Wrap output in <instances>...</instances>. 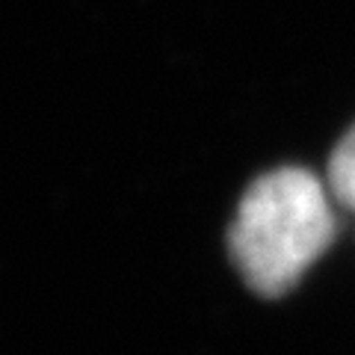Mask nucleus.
<instances>
[{"mask_svg": "<svg viewBox=\"0 0 355 355\" xmlns=\"http://www.w3.org/2000/svg\"><path fill=\"white\" fill-rule=\"evenodd\" d=\"M335 214L308 169L284 166L254 181L228 231V252L258 296L279 299L335 240Z\"/></svg>", "mask_w": 355, "mask_h": 355, "instance_id": "f257e3e1", "label": "nucleus"}, {"mask_svg": "<svg viewBox=\"0 0 355 355\" xmlns=\"http://www.w3.org/2000/svg\"><path fill=\"white\" fill-rule=\"evenodd\" d=\"M329 187H331V196H335L343 207L355 210V125L343 133L338 148L331 151Z\"/></svg>", "mask_w": 355, "mask_h": 355, "instance_id": "f03ea898", "label": "nucleus"}]
</instances>
